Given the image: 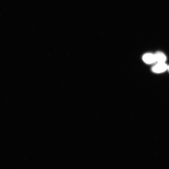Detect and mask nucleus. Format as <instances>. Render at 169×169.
<instances>
[{
    "label": "nucleus",
    "mask_w": 169,
    "mask_h": 169,
    "mask_svg": "<svg viewBox=\"0 0 169 169\" xmlns=\"http://www.w3.org/2000/svg\"><path fill=\"white\" fill-rule=\"evenodd\" d=\"M168 66L165 63H158L152 68V71L155 73H160L167 70Z\"/></svg>",
    "instance_id": "f257e3e1"
},
{
    "label": "nucleus",
    "mask_w": 169,
    "mask_h": 169,
    "mask_svg": "<svg viewBox=\"0 0 169 169\" xmlns=\"http://www.w3.org/2000/svg\"><path fill=\"white\" fill-rule=\"evenodd\" d=\"M144 61L147 64H152L156 62L154 54L151 53H147L143 56Z\"/></svg>",
    "instance_id": "f03ea898"
},
{
    "label": "nucleus",
    "mask_w": 169,
    "mask_h": 169,
    "mask_svg": "<svg viewBox=\"0 0 169 169\" xmlns=\"http://www.w3.org/2000/svg\"><path fill=\"white\" fill-rule=\"evenodd\" d=\"M154 54L156 62L158 63H165L167 60V58L164 53L161 52H157Z\"/></svg>",
    "instance_id": "7ed1b4c3"
},
{
    "label": "nucleus",
    "mask_w": 169,
    "mask_h": 169,
    "mask_svg": "<svg viewBox=\"0 0 169 169\" xmlns=\"http://www.w3.org/2000/svg\"><path fill=\"white\" fill-rule=\"evenodd\" d=\"M167 70H168V72L169 73V65L168 66Z\"/></svg>",
    "instance_id": "20e7f679"
}]
</instances>
